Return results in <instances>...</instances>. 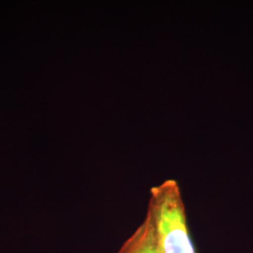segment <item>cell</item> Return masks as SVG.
<instances>
[{
  "label": "cell",
  "instance_id": "6da1fadb",
  "mask_svg": "<svg viewBox=\"0 0 253 253\" xmlns=\"http://www.w3.org/2000/svg\"><path fill=\"white\" fill-rule=\"evenodd\" d=\"M145 217L153 228L163 253H196L190 240L185 205L176 181H164L151 189Z\"/></svg>",
  "mask_w": 253,
  "mask_h": 253
},
{
  "label": "cell",
  "instance_id": "7a4b0ae2",
  "mask_svg": "<svg viewBox=\"0 0 253 253\" xmlns=\"http://www.w3.org/2000/svg\"><path fill=\"white\" fill-rule=\"evenodd\" d=\"M118 253H163L157 242L153 228L146 217L124 242Z\"/></svg>",
  "mask_w": 253,
  "mask_h": 253
}]
</instances>
